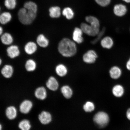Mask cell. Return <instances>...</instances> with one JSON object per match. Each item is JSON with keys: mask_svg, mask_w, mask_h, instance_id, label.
Returning a JSON list of instances; mask_svg holds the SVG:
<instances>
[{"mask_svg": "<svg viewBox=\"0 0 130 130\" xmlns=\"http://www.w3.org/2000/svg\"><path fill=\"white\" fill-rule=\"evenodd\" d=\"M37 13L30 12L24 7L20 8L18 13V17L21 24L25 25H30L35 20Z\"/></svg>", "mask_w": 130, "mask_h": 130, "instance_id": "cell-2", "label": "cell"}, {"mask_svg": "<svg viewBox=\"0 0 130 130\" xmlns=\"http://www.w3.org/2000/svg\"><path fill=\"white\" fill-rule=\"evenodd\" d=\"M83 33L84 32L80 28L76 27L73 33L72 37L74 41L78 44L82 43L84 40L83 37Z\"/></svg>", "mask_w": 130, "mask_h": 130, "instance_id": "cell-10", "label": "cell"}, {"mask_svg": "<svg viewBox=\"0 0 130 130\" xmlns=\"http://www.w3.org/2000/svg\"><path fill=\"white\" fill-rule=\"evenodd\" d=\"M19 126L21 130H30L31 128L30 122L27 120L21 121L19 123Z\"/></svg>", "mask_w": 130, "mask_h": 130, "instance_id": "cell-30", "label": "cell"}, {"mask_svg": "<svg viewBox=\"0 0 130 130\" xmlns=\"http://www.w3.org/2000/svg\"></svg>", "mask_w": 130, "mask_h": 130, "instance_id": "cell-41", "label": "cell"}, {"mask_svg": "<svg viewBox=\"0 0 130 130\" xmlns=\"http://www.w3.org/2000/svg\"><path fill=\"white\" fill-rule=\"evenodd\" d=\"M46 85L50 90L56 91L58 88V83L56 78L52 76L49 78L46 82Z\"/></svg>", "mask_w": 130, "mask_h": 130, "instance_id": "cell-17", "label": "cell"}, {"mask_svg": "<svg viewBox=\"0 0 130 130\" xmlns=\"http://www.w3.org/2000/svg\"><path fill=\"white\" fill-rule=\"evenodd\" d=\"M126 67L127 69L130 71V57L127 61V62Z\"/></svg>", "mask_w": 130, "mask_h": 130, "instance_id": "cell-35", "label": "cell"}, {"mask_svg": "<svg viewBox=\"0 0 130 130\" xmlns=\"http://www.w3.org/2000/svg\"><path fill=\"white\" fill-rule=\"evenodd\" d=\"M97 4L102 7H105L110 4L111 0H95Z\"/></svg>", "mask_w": 130, "mask_h": 130, "instance_id": "cell-33", "label": "cell"}, {"mask_svg": "<svg viewBox=\"0 0 130 130\" xmlns=\"http://www.w3.org/2000/svg\"><path fill=\"white\" fill-rule=\"evenodd\" d=\"M80 28L84 33L92 37L96 36L100 31V29L94 28L90 24L85 23H83L81 24Z\"/></svg>", "mask_w": 130, "mask_h": 130, "instance_id": "cell-4", "label": "cell"}, {"mask_svg": "<svg viewBox=\"0 0 130 130\" xmlns=\"http://www.w3.org/2000/svg\"><path fill=\"white\" fill-rule=\"evenodd\" d=\"M49 15L52 18H58L61 15L60 8L58 6H52L49 9Z\"/></svg>", "mask_w": 130, "mask_h": 130, "instance_id": "cell-23", "label": "cell"}, {"mask_svg": "<svg viewBox=\"0 0 130 130\" xmlns=\"http://www.w3.org/2000/svg\"><path fill=\"white\" fill-rule=\"evenodd\" d=\"M39 119L42 124H47L49 123L52 120L51 114L47 112L43 111L39 115Z\"/></svg>", "mask_w": 130, "mask_h": 130, "instance_id": "cell-14", "label": "cell"}, {"mask_svg": "<svg viewBox=\"0 0 130 130\" xmlns=\"http://www.w3.org/2000/svg\"><path fill=\"white\" fill-rule=\"evenodd\" d=\"M62 93L64 96L67 99H69L72 96L73 92L72 89L68 86H64L62 87L61 89Z\"/></svg>", "mask_w": 130, "mask_h": 130, "instance_id": "cell-27", "label": "cell"}, {"mask_svg": "<svg viewBox=\"0 0 130 130\" xmlns=\"http://www.w3.org/2000/svg\"><path fill=\"white\" fill-rule=\"evenodd\" d=\"M37 45L33 41H29L24 45V49L25 53L29 55H33L37 51Z\"/></svg>", "mask_w": 130, "mask_h": 130, "instance_id": "cell-8", "label": "cell"}, {"mask_svg": "<svg viewBox=\"0 0 130 130\" xmlns=\"http://www.w3.org/2000/svg\"><path fill=\"white\" fill-rule=\"evenodd\" d=\"M32 106V102L30 101H24L20 105V111L22 113H27L31 110Z\"/></svg>", "mask_w": 130, "mask_h": 130, "instance_id": "cell-13", "label": "cell"}, {"mask_svg": "<svg viewBox=\"0 0 130 130\" xmlns=\"http://www.w3.org/2000/svg\"><path fill=\"white\" fill-rule=\"evenodd\" d=\"M6 116L10 120H13L15 118L17 115V110L14 106H10L6 110Z\"/></svg>", "mask_w": 130, "mask_h": 130, "instance_id": "cell-26", "label": "cell"}, {"mask_svg": "<svg viewBox=\"0 0 130 130\" xmlns=\"http://www.w3.org/2000/svg\"><path fill=\"white\" fill-rule=\"evenodd\" d=\"M12 19V14L9 12H4L0 14V24L3 25L9 23Z\"/></svg>", "mask_w": 130, "mask_h": 130, "instance_id": "cell-15", "label": "cell"}, {"mask_svg": "<svg viewBox=\"0 0 130 130\" xmlns=\"http://www.w3.org/2000/svg\"><path fill=\"white\" fill-rule=\"evenodd\" d=\"M25 68L26 70L28 72H33L37 69V63L35 60L32 59L27 60L25 63Z\"/></svg>", "mask_w": 130, "mask_h": 130, "instance_id": "cell-19", "label": "cell"}, {"mask_svg": "<svg viewBox=\"0 0 130 130\" xmlns=\"http://www.w3.org/2000/svg\"><path fill=\"white\" fill-rule=\"evenodd\" d=\"M6 52L8 56L12 59L17 57L20 54V49L16 45H9L6 49Z\"/></svg>", "mask_w": 130, "mask_h": 130, "instance_id": "cell-6", "label": "cell"}, {"mask_svg": "<svg viewBox=\"0 0 130 130\" xmlns=\"http://www.w3.org/2000/svg\"><path fill=\"white\" fill-rule=\"evenodd\" d=\"M55 70L57 74L61 77L66 76L68 72L67 68L64 65L62 64L58 65L56 66Z\"/></svg>", "mask_w": 130, "mask_h": 130, "instance_id": "cell-25", "label": "cell"}, {"mask_svg": "<svg viewBox=\"0 0 130 130\" xmlns=\"http://www.w3.org/2000/svg\"><path fill=\"white\" fill-rule=\"evenodd\" d=\"M14 71V68L10 64L5 65L1 69V73L2 75L6 78L12 77Z\"/></svg>", "mask_w": 130, "mask_h": 130, "instance_id": "cell-9", "label": "cell"}, {"mask_svg": "<svg viewBox=\"0 0 130 130\" xmlns=\"http://www.w3.org/2000/svg\"><path fill=\"white\" fill-rule=\"evenodd\" d=\"M1 6H0V13H1Z\"/></svg>", "mask_w": 130, "mask_h": 130, "instance_id": "cell-40", "label": "cell"}, {"mask_svg": "<svg viewBox=\"0 0 130 130\" xmlns=\"http://www.w3.org/2000/svg\"><path fill=\"white\" fill-rule=\"evenodd\" d=\"M63 15L66 17V19L71 20L74 17V13L72 9L70 8L66 7L63 10L62 12Z\"/></svg>", "mask_w": 130, "mask_h": 130, "instance_id": "cell-29", "label": "cell"}, {"mask_svg": "<svg viewBox=\"0 0 130 130\" xmlns=\"http://www.w3.org/2000/svg\"><path fill=\"white\" fill-rule=\"evenodd\" d=\"M122 71L118 66H114L110 69L109 73L110 77L113 79H117L121 77Z\"/></svg>", "mask_w": 130, "mask_h": 130, "instance_id": "cell-16", "label": "cell"}, {"mask_svg": "<svg viewBox=\"0 0 130 130\" xmlns=\"http://www.w3.org/2000/svg\"><path fill=\"white\" fill-rule=\"evenodd\" d=\"M36 97L37 99L41 100H44L46 97L47 93L45 88L40 87L38 88L35 92Z\"/></svg>", "mask_w": 130, "mask_h": 130, "instance_id": "cell-24", "label": "cell"}, {"mask_svg": "<svg viewBox=\"0 0 130 130\" xmlns=\"http://www.w3.org/2000/svg\"><path fill=\"white\" fill-rule=\"evenodd\" d=\"M126 115L127 118L130 121V108L127 110Z\"/></svg>", "mask_w": 130, "mask_h": 130, "instance_id": "cell-34", "label": "cell"}, {"mask_svg": "<svg viewBox=\"0 0 130 130\" xmlns=\"http://www.w3.org/2000/svg\"><path fill=\"white\" fill-rule=\"evenodd\" d=\"M127 8L125 5L119 4L115 5L113 8V12L118 17H122L125 15L127 12Z\"/></svg>", "mask_w": 130, "mask_h": 130, "instance_id": "cell-7", "label": "cell"}, {"mask_svg": "<svg viewBox=\"0 0 130 130\" xmlns=\"http://www.w3.org/2000/svg\"><path fill=\"white\" fill-rule=\"evenodd\" d=\"M3 31H4V30L3 27L1 26H0V37L3 34Z\"/></svg>", "mask_w": 130, "mask_h": 130, "instance_id": "cell-36", "label": "cell"}, {"mask_svg": "<svg viewBox=\"0 0 130 130\" xmlns=\"http://www.w3.org/2000/svg\"><path fill=\"white\" fill-rule=\"evenodd\" d=\"M36 42L37 45L43 48L47 47L49 44V41L43 34H40L37 36Z\"/></svg>", "mask_w": 130, "mask_h": 130, "instance_id": "cell-11", "label": "cell"}, {"mask_svg": "<svg viewBox=\"0 0 130 130\" xmlns=\"http://www.w3.org/2000/svg\"><path fill=\"white\" fill-rule=\"evenodd\" d=\"M2 126L0 123V130H2Z\"/></svg>", "mask_w": 130, "mask_h": 130, "instance_id": "cell-39", "label": "cell"}, {"mask_svg": "<svg viewBox=\"0 0 130 130\" xmlns=\"http://www.w3.org/2000/svg\"><path fill=\"white\" fill-rule=\"evenodd\" d=\"M112 92L115 97L118 98L121 97L123 96L124 94V88L120 84L115 85L113 88Z\"/></svg>", "mask_w": 130, "mask_h": 130, "instance_id": "cell-21", "label": "cell"}, {"mask_svg": "<svg viewBox=\"0 0 130 130\" xmlns=\"http://www.w3.org/2000/svg\"><path fill=\"white\" fill-rule=\"evenodd\" d=\"M2 63V60L1 58H0V66H1Z\"/></svg>", "mask_w": 130, "mask_h": 130, "instance_id": "cell-38", "label": "cell"}, {"mask_svg": "<svg viewBox=\"0 0 130 130\" xmlns=\"http://www.w3.org/2000/svg\"><path fill=\"white\" fill-rule=\"evenodd\" d=\"M98 57V55L93 50H88L83 56V61L87 64H92L95 62Z\"/></svg>", "mask_w": 130, "mask_h": 130, "instance_id": "cell-5", "label": "cell"}, {"mask_svg": "<svg viewBox=\"0 0 130 130\" xmlns=\"http://www.w3.org/2000/svg\"><path fill=\"white\" fill-rule=\"evenodd\" d=\"M86 22L96 28L100 29V23L96 18L92 16H89L85 18Z\"/></svg>", "mask_w": 130, "mask_h": 130, "instance_id": "cell-22", "label": "cell"}, {"mask_svg": "<svg viewBox=\"0 0 130 130\" xmlns=\"http://www.w3.org/2000/svg\"><path fill=\"white\" fill-rule=\"evenodd\" d=\"M105 28H103L102 29L101 31H100V32L98 34L96 35L97 37H96L95 39L92 41H91V43L92 44H95L97 43L99 40L102 38V36L104 35L105 32Z\"/></svg>", "mask_w": 130, "mask_h": 130, "instance_id": "cell-32", "label": "cell"}, {"mask_svg": "<svg viewBox=\"0 0 130 130\" xmlns=\"http://www.w3.org/2000/svg\"><path fill=\"white\" fill-rule=\"evenodd\" d=\"M100 43L102 47L109 49L113 47V41L111 37L107 36L102 39Z\"/></svg>", "mask_w": 130, "mask_h": 130, "instance_id": "cell-18", "label": "cell"}, {"mask_svg": "<svg viewBox=\"0 0 130 130\" xmlns=\"http://www.w3.org/2000/svg\"><path fill=\"white\" fill-rule=\"evenodd\" d=\"M1 43L5 45H12L14 41L12 36L8 32L3 33L1 36Z\"/></svg>", "mask_w": 130, "mask_h": 130, "instance_id": "cell-12", "label": "cell"}, {"mask_svg": "<svg viewBox=\"0 0 130 130\" xmlns=\"http://www.w3.org/2000/svg\"><path fill=\"white\" fill-rule=\"evenodd\" d=\"M94 121L100 127L106 126L109 121V118L106 113L104 112H100L94 116Z\"/></svg>", "mask_w": 130, "mask_h": 130, "instance_id": "cell-3", "label": "cell"}, {"mask_svg": "<svg viewBox=\"0 0 130 130\" xmlns=\"http://www.w3.org/2000/svg\"><path fill=\"white\" fill-rule=\"evenodd\" d=\"M84 110L87 112H91L93 111L95 109V106L93 103L90 102H86L83 107Z\"/></svg>", "mask_w": 130, "mask_h": 130, "instance_id": "cell-31", "label": "cell"}, {"mask_svg": "<svg viewBox=\"0 0 130 130\" xmlns=\"http://www.w3.org/2000/svg\"><path fill=\"white\" fill-rule=\"evenodd\" d=\"M23 7L30 12L37 13L38 8L37 4L31 1L26 2L24 3Z\"/></svg>", "mask_w": 130, "mask_h": 130, "instance_id": "cell-20", "label": "cell"}, {"mask_svg": "<svg viewBox=\"0 0 130 130\" xmlns=\"http://www.w3.org/2000/svg\"><path fill=\"white\" fill-rule=\"evenodd\" d=\"M4 5L6 9L12 10L15 9L17 5V0H5Z\"/></svg>", "mask_w": 130, "mask_h": 130, "instance_id": "cell-28", "label": "cell"}, {"mask_svg": "<svg viewBox=\"0 0 130 130\" xmlns=\"http://www.w3.org/2000/svg\"><path fill=\"white\" fill-rule=\"evenodd\" d=\"M58 51L62 56L66 57L74 56L77 52V47L74 41L68 38H64L59 42Z\"/></svg>", "mask_w": 130, "mask_h": 130, "instance_id": "cell-1", "label": "cell"}, {"mask_svg": "<svg viewBox=\"0 0 130 130\" xmlns=\"http://www.w3.org/2000/svg\"><path fill=\"white\" fill-rule=\"evenodd\" d=\"M122 1L127 4H130V0H122Z\"/></svg>", "mask_w": 130, "mask_h": 130, "instance_id": "cell-37", "label": "cell"}]
</instances>
